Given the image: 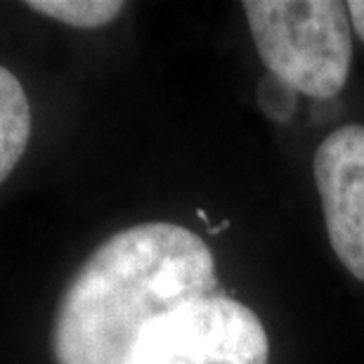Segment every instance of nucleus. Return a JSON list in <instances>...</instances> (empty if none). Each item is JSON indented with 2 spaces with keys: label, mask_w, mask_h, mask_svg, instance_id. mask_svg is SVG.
Wrapping results in <instances>:
<instances>
[{
  "label": "nucleus",
  "mask_w": 364,
  "mask_h": 364,
  "mask_svg": "<svg viewBox=\"0 0 364 364\" xmlns=\"http://www.w3.org/2000/svg\"><path fill=\"white\" fill-rule=\"evenodd\" d=\"M270 341L260 317L215 294L182 303L154 319L126 364H267Z\"/></svg>",
  "instance_id": "3"
},
{
  "label": "nucleus",
  "mask_w": 364,
  "mask_h": 364,
  "mask_svg": "<svg viewBox=\"0 0 364 364\" xmlns=\"http://www.w3.org/2000/svg\"><path fill=\"white\" fill-rule=\"evenodd\" d=\"M26 5L43 17L76 28H100L114 21L126 7L116 0H33Z\"/></svg>",
  "instance_id": "6"
},
{
  "label": "nucleus",
  "mask_w": 364,
  "mask_h": 364,
  "mask_svg": "<svg viewBox=\"0 0 364 364\" xmlns=\"http://www.w3.org/2000/svg\"><path fill=\"white\" fill-rule=\"evenodd\" d=\"M312 176L333 253L364 282V126L348 123L319 142Z\"/></svg>",
  "instance_id": "4"
},
{
  "label": "nucleus",
  "mask_w": 364,
  "mask_h": 364,
  "mask_svg": "<svg viewBox=\"0 0 364 364\" xmlns=\"http://www.w3.org/2000/svg\"><path fill=\"white\" fill-rule=\"evenodd\" d=\"M296 90L272 74H265L256 85V105L265 119L274 123H289L296 114Z\"/></svg>",
  "instance_id": "7"
},
{
  "label": "nucleus",
  "mask_w": 364,
  "mask_h": 364,
  "mask_svg": "<svg viewBox=\"0 0 364 364\" xmlns=\"http://www.w3.org/2000/svg\"><path fill=\"white\" fill-rule=\"evenodd\" d=\"M346 7H348V14H350L353 31L358 33L364 43V0H350V3H346Z\"/></svg>",
  "instance_id": "8"
},
{
  "label": "nucleus",
  "mask_w": 364,
  "mask_h": 364,
  "mask_svg": "<svg viewBox=\"0 0 364 364\" xmlns=\"http://www.w3.org/2000/svg\"><path fill=\"white\" fill-rule=\"evenodd\" d=\"M220 294L213 251L176 223L116 232L81 265L53 326L57 364H126L140 333L178 305Z\"/></svg>",
  "instance_id": "1"
},
{
  "label": "nucleus",
  "mask_w": 364,
  "mask_h": 364,
  "mask_svg": "<svg viewBox=\"0 0 364 364\" xmlns=\"http://www.w3.org/2000/svg\"><path fill=\"white\" fill-rule=\"evenodd\" d=\"M31 137V105L24 85L0 67V185L17 168Z\"/></svg>",
  "instance_id": "5"
},
{
  "label": "nucleus",
  "mask_w": 364,
  "mask_h": 364,
  "mask_svg": "<svg viewBox=\"0 0 364 364\" xmlns=\"http://www.w3.org/2000/svg\"><path fill=\"white\" fill-rule=\"evenodd\" d=\"M253 43L267 74L315 100L346 88L353 62V24L338 0H246Z\"/></svg>",
  "instance_id": "2"
}]
</instances>
